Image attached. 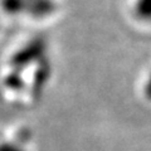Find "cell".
Wrapping results in <instances>:
<instances>
[{"instance_id": "obj_1", "label": "cell", "mask_w": 151, "mask_h": 151, "mask_svg": "<svg viewBox=\"0 0 151 151\" xmlns=\"http://www.w3.org/2000/svg\"><path fill=\"white\" fill-rule=\"evenodd\" d=\"M4 5L9 13H27L35 18L50 15L55 9L52 0H4Z\"/></svg>"}, {"instance_id": "obj_2", "label": "cell", "mask_w": 151, "mask_h": 151, "mask_svg": "<svg viewBox=\"0 0 151 151\" xmlns=\"http://www.w3.org/2000/svg\"><path fill=\"white\" fill-rule=\"evenodd\" d=\"M134 12L135 15L141 20H151V0H136Z\"/></svg>"}, {"instance_id": "obj_3", "label": "cell", "mask_w": 151, "mask_h": 151, "mask_svg": "<svg viewBox=\"0 0 151 151\" xmlns=\"http://www.w3.org/2000/svg\"><path fill=\"white\" fill-rule=\"evenodd\" d=\"M145 92H146V96L151 100V76L147 79V83H146V86H145Z\"/></svg>"}, {"instance_id": "obj_4", "label": "cell", "mask_w": 151, "mask_h": 151, "mask_svg": "<svg viewBox=\"0 0 151 151\" xmlns=\"http://www.w3.org/2000/svg\"><path fill=\"white\" fill-rule=\"evenodd\" d=\"M0 151H23V150H19L18 147L13 145H8V146H3V147H0Z\"/></svg>"}]
</instances>
